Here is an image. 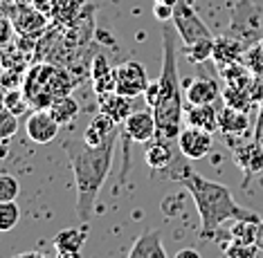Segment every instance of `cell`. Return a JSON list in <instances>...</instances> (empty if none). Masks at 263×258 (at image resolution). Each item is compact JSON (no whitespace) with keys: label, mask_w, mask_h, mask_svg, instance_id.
I'll return each instance as SVG.
<instances>
[{"label":"cell","mask_w":263,"mask_h":258,"mask_svg":"<svg viewBox=\"0 0 263 258\" xmlns=\"http://www.w3.org/2000/svg\"><path fill=\"white\" fill-rule=\"evenodd\" d=\"M225 34L238 38L245 47L254 45L256 41H261V11L252 0H238L234 7V16H232L230 29Z\"/></svg>","instance_id":"obj_5"},{"label":"cell","mask_w":263,"mask_h":258,"mask_svg":"<svg viewBox=\"0 0 263 258\" xmlns=\"http://www.w3.org/2000/svg\"><path fill=\"white\" fill-rule=\"evenodd\" d=\"M115 130H117V124L112 122L106 112L99 110L97 115L92 117V122L88 124V128L83 130V142H86L88 146H101Z\"/></svg>","instance_id":"obj_18"},{"label":"cell","mask_w":263,"mask_h":258,"mask_svg":"<svg viewBox=\"0 0 263 258\" xmlns=\"http://www.w3.org/2000/svg\"><path fill=\"white\" fill-rule=\"evenodd\" d=\"M218 133L225 135L230 148L250 140V115L223 104L218 108Z\"/></svg>","instance_id":"obj_8"},{"label":"cell","mask_w":263,"mask_h":258,"mask_svg":"<svg viewBox=\"0 0 263 258\" xmlns=\"http://www.w3.org/2000/svg\"><path fill=\"white\" fill-rule=\"evenodd\" d=\"M27 99H25V92L23 90H11V92L5 94V108L7 110H11L16 117L21 115L23 110H27Z\"/></svg>","instance_id":"obj_30"},{"label":"cell","mask_w":263,"mask_h":258,"mask_svg":"<svg viewBox=\"0 0 263 258\" xmlns=\"http://www.w3.org/2000/svg\"><path fill=\"white\" fill-rule=\"evenodd\" d=\"M173 258H202V256H200V251L196 247H182V249L176 251V256Z\"/></svg>","instance_id":"obj_38"},{"label":"cell","mask_w":263,"mask_h":258,"mask_svg":"<svg viewBox=\"0 0 263 258\" xmlns=\"http://www.w3.org/2000/svg\"><path fill=\"white\" fill-rule=\"evenodd\" d=\"M223 104L230 106V108H236V110H243V112H248L250 106H254L248 90L245 88H230V86H225V90H223Z\"/></svg>","instance_id":"obj_25"},{"label":"cell","mask_w":263,"mask_h":258,"mask_svg":"<svg viewBox=\"0 0 263 258\" xmlns=\"http://www.w3.org/2000/svg\"><path fill=\"white\" fill-rule=\"evenodd\" d=\"M79 3H81V5H99L101 0H79Z\"/></svg>","instance_id":"obj_42"},{"label":"cell","mask_w":263,"mask_h":258,"mask_svg":"<svg viewBox=\"0 0 263 258\" xmlns=\"http://www.w3.org/2000/svg\"><path fill=\"white\" fill-rule=\"evenodd\" d=\"M99 110L106 112L115 124H124L126 117L133 112V99L130 97H124L119 92H106V94H99Z\"/></svg>","instance_id":"obj_16"},{"label":"cell","mask_w":263,"mask_h":258,"mask_svg":"<svg viewBox=\"0 0 263 258\" xmlns=\"http://www.w3.org/2000/svg\"><path fill=\"white\" fill-rule=\"evenodd\" d=\"M250 99H252L254 106H261L263 104V74H254L252 81H250Z\"/></svg>","instance_id":"obj_33"},{"label":"cell","mask_w":263,"mask_h":258,"mask_svg":"<svg viewBox=\"0 0 263 258\" xmlns=\"http://www.w3.org/2000/svg\"><path fill=\"white\" fill-rule=\"evenodd\" d=\"M86 238L88 233L83 229H61L54 236V247L57 251H81Z\"/></svg>","instance_id":"obj_24"},{"label":"cell","mask_w":263,"mask_h":258,"mask_svg":"<svg viewBox=\"0 0 263 258\" xmlns=\"http://www.w3.org/2000/svg\"><path fill=\"white\" fill-rule=\"evenodd\" d=\"M18 130V122H16V115L7 108L0 110V140H9L11 135Z\"/></svg>","instance_id":"obj_31"},{"label":"cell","mask_w":263,"mask_h":258,"mask_svg":"<svg viewBox=\"0 0 263 258\" xmlns=\"http://www.w3.org/2000/svg\"><path fill=\"white\" fill-rule=\"evenodd\" d=\"M261 220H234L230 229V241L236 245H256V229Z\"/></svg>","instance_id":"obj_23"},{"label":"cell","mask_w":263,"mask_h":258,"mask_svg":"<svg viewBox=\"0 0 263 258\" xmlns=\"http://www.w3.org/2000/svg\"><path fill=\"white\" fill-rule=\"evenodd\" d=\"M144 101H146V106L153 108L158 106V101H160V81H148V86L144 90Z\"/></svg>","instance_id":"obj_35"},{"label":"cell","mask_w":263,"mask_h":258,"mask_svg":"<svg viewBox=\"0 0 263 258\" xmlns=\"http://www.w3.org/2000/svg\"><path fill=\"white\" fill-rule=\"evenodd\" d=\"M153 16L158 18L160 23L171 21V18H173V5H169V3H155V7H153Z\"/></svg>","instance_id":"obj_36"},{"label":"cell","mask_w":263,"mask_h":258,"mask_svg":"<svg viewBox=\"0 0 263 258\" xmlns=\"http://www.w3.org/2000/svg\"><path fill=\"white\" fill-rule=\"evenodd\" d=\"M173 151H171V146H169V142H164V140H155L146 146V151H144V160H146V164H148V169H151L153 173H158V171H162L166 169V166L173 162Z\"/></svg>","instance_id":"obj_20"},{"label":"cell","mask_w":263,"mask_h":258,"mask_svg":"<svg viewBox=\"0 0 263 258\" xmlns=\"http://www.w3.org/2000/svg\"><path fill=\"white\" fill-rule=\"evenodd\" d=\"M173 27H176L178 36H180L182 45H194L198 41H205V38H214L212 29H209L202 18L196 14L194 7L189 5V0H178L173 5Z\"/></svg>","instance_id":"obj_6"},{"label":"cell","mask_w":263,"mask_h":258,"mask_svg":"<svg viewBox=\"0 0 263 258\" xmlns=\"http://www.w3.org/2000/svg\"><path fill=\"white\" fill-rule=\"evenodd\" d=\"M16 14L18 16H14L11 21H14V27L18 29L21 34H39L41 29H45L47 27V18L45 14H41L39 9H34V7H29L27 3H23L16 7Z\"/></svg>","instance_id":"obj_17"},{"label":"cell","mask_w":263,"mask_h":258,"mask_svg":"<svg viewBox=\"0 0 263 258\" xmlns=\"http://www.w3.org/2000/svg\"><path fill=\"white\" fill-rule=\"evenodd\" d=\"M220 72V79L225 81V86L230 88H250V81H252L254 72L245 65V61H238V63H230V65H223L218 68Z\"/></svg>","instance_id":"obj_21"},{"label":"cell","mask_w":263,"mask_h":258,"mask_svg":"<svg viewBox=\"0 0 263 258\" xmlns=\"http://www.w3.org/2000/svg\"><path fill=\"white\" fill-rule=\"evenodd\" d=\"M72 90V76L61 68L54 65H36L27 72L23 92H25L27 104L36 110H47L52 101L65 97Z\"/></svg>","instance_id":"obj_4"},{"label":"cell","mask_w":263,"mask_h":258,"mask_svg":"<svg viewBox=\"0 0 263 258\" xmlns=\"http://www.w3.org/2000/svg\"><path fill=\"white\" fill-rule=\"evenodd\" d=\"M21 3H34V0H21Z\"/></svg>","instance_id":"obj_46"},{"label":"cell","mask_w":263,"mask_h":258,"mask_svg":"<svg viewBox=\"0 0 263 258\" xmlns=\"http://www.w3.org/2000/svg\"><path fill=\"white\" fill-rule=\"evenodd\" d=\"M119 130H115L101 146H88L86 142H63V148L70 157L72 175L77 184V215L81 223H88L95 202L101 193L106 177L110 173L112 157H115Z\"/></svg>","instance_id":"obj_1"},{"label":"cell","mask_w":263,"mask_h":258,"mask_svg":"<svg viewBox=\"0 0 263 258\" xmlns=\"http://www.w3.org/2000/svg\"><path fill=\"white\" fill-rule=\"evenodd\" d=\"M232 151H234L236 166L245 175V184H248V180H252L263 171V146L259 142L245 140L241 144H236V146H232Z\"/></svg>","instance_id":"obj_10"},{"label":"cell","mask_w":263,"mask_h":258,"mask_svg":"<svg viewBox=\"0 0 263 258\" xmlns=\"http://www.w3.org/2000/svg\"><path fill=\"white\" fill-rule=\"evenodd\" d=\"M21 220V209L16 200L0 202V231H11Z\"/></svg>","instance_id":"obj_26"},{"label":"cell","mask_w":263,"mask_h":258,"mask_svg":"<svg viewBox=\"0 0 263 258\" xmlns=\"http://www.w3.org/2000/svg\"><path fill=\"white\" fill-rule=\"evenodd\" d=\"M189 106H205L212 104L216 106L218 101H223V90L218 88V83L207 76H198V79L187 81V90H184Z\"/></svg>","instance_id":"obj_13"},{"label":"cell","mask_w":263,"mask_h":258,"mask_svg":"<svg viewBox=\"0 0 263 258\" xmlns=\"http://www.w3.org/2000/svg\"><path fill=\"white\" fill-rule=\"evenodd\" d=\"M212 52H214V38H205L184 47V54H187L191 63H205L207 58H212Z\"/></svg>","instance_id":"obj_27"},{"label":"cell","mask_w":263,"mask_h":258,"mask_svg":"<svg viewBox=\"0 0 263 258\" xmlns=\"http://www.w3.org/2000/svg\"><path fill=\"white\" fill-rule=\"evenodd\" d=\"M252 140L259 142L263 146V115L259 112V117H256V124H254V130H252Z\"/></svg>","instance_id":"obj_37"},{"label":"cell","mask_w":263,"mask_h":258,"mask_svg":"<svg viewBox=\"0 0 263 258\" xmlns=\"http://www.w3.org/2000/svg\"><path fill=\"white\" fill-rule=\"evenodd\" d=\"M146 86H148L146 68L140 61H126L119 68H115V92L135 99L140 94H144Z\"/></svg>","instance_id":"obj_7"},{"label":"cell","mask_w":263,"mask_h":258,"mask_svg":"<svg viewBox=\"0 0 263 258\" xmlns=\"http://www.w3.org/2000/svg\"><path fill=\"white\" fill-rule=\"evenodd\" d=\"M178 32L176 27H162V72H160V101L153 108L155 124H158V140L171 142L178 140L184 117L182 88L178 74Z\"/></svg>","instance_id":"obj_3"},{"label":"cell","mask_w":263,"mask_h":258,"mask_svg":"<svg viewBox=\"0 0 263 258\" xmlns=\"http://www.w3.org/2000/svg\"><path fill=\"white\" fill-rule=\"evenodd\" d=\"M14 258H52V256L43 254V251H23V254L14 256Z\"/></svg>","instance_id":"obj_39"},{"label":"cell","mask_w":263,"mask_h":258,"mask_svg":"<svg viewBox=\"0 0 263 258\" xmlns=\"http://www.w3.org/2000/svg\"><path fill=\"white\" fill-rule=\"evenodd\" d=\"M3 108H5V94L0 92V110H3Z\"/></svg>","instance_id":"obj_43"},{"label":"cell","mask_w":263,"mask_h":258,"mask_svg":"<svg viewBox=\"0 0 263 258\" xmlns=\"http://www.w3.org/2000/svg\"><path fill=\"white\" fill-rule=\"evenodd\" d=\"M110 72H112V70L108 68V61H106V58L99 54V56L92 61V72H90V74H92V83H95V81L106 79V76H108Z\"/></svg>","instance_id":"obj_34"},{"label":"cell","mask_w":263,"mask_h":258,"mask_svg":"<svg viewBox=\"0 0 263 258\" xmlns=\"http://www.w3.org/2000/svg\"><path fill=\"white\" fill-rule=\"evenodd\" d=\"M178 151L180 155H184L187 160H202L207 157L209 153H212V133H207V130H200L196 128V126H187V128L180 130V135H178Z\"/></svg>","instance_id":"obj_9"},{"label":"cell","mask_w":263,"mask_h":258,"mask_svg":"<svg viewBox=\"0 0 263 258\" xmlns=\"http://www.w3.org/2000/svg\"><path fill=\"white\" fill-rule=\"evenodd\" d=\"M243 61L254 74H263V38L256 41L254 45H250L248 50H245Z\"/></svg>","instance_id":"obj_28"},{"label":"cell","mask_w":263,"mask_h":258,"mask_svg":"<svg viewBox=\"0 0 263 258\" xmlns=\"http://www.w3.org/2000/svg\"><path fill=\"white\" fill-rule=\"evenodd\" d=\"M155 3H169V5H176L178 0H155Z\"/></svg>","instance_id":"obj_44"},{"label":"cell","mask_w":263,"mask_h":258,"mask_svg":"<svg viewBox=\"0 0 263 258\" xmlns=\"http://www.w3.org/2000/svg\"><path fill=\"white\" fill-rule=\"evenodd\" d=\"M259 112H261V115H263V104H261V106H259Z\"/></svg>","instance_id":"obj_45"},{"label":"cell","mask_w":263,"mask_h":258,"mask_svg":"<svg viewBox=\"0 0 263 258\" xmlns=\"http://www.w3.org/2000/svg\"><path fill=\"white\" fill-rule=\"evenodd\" d=\"M126 258H169L162 243V233L158 229H148L142 236H137Z\"/></svg>","instance_id":"obj_15"},{"label":"cell","mask_w":263,"mask_h":258,"mask_svg":"<svg viewBox=\"0 0 263 258\" xmlns=\"http://www.w3.org/2000/svg\"><path fill=\"white\" fill-rule=\"evenodd\" d=\"M245 50H248V47L238 38H234V36H230V34H223V36H218V38H214L212 58H214V63H216V68H223V65L243 61Z\"/></svg>","instance_id":"obj_14"},{"label":"cell","mask_w":263,"mask_h":258,"mask_svg":"<svg viewBox=\"0 0 263 258\" xmlns=\"http://www.w3.org/2000/svg\"><path fill=\"white\" fill-rule=\"evenodd\" d=\"M59 258H81L79 251H59Z\"/></svg>","instance_id":"obj_41"},{"label":"cell","mask_w":263,"mask_h":258,"mask_svg":"<svg viewBox=\"0 0 263 258\" xmlns=\"http://www.w3.org/2000/svg\"><path fill=\"white\" fill-rule=\"evenodd\" d=\"M256 247L263 251V220L259 223V229H256Z\"/></svg>","instance_id":"obj_40"},{"label":"cell","mask_w":263,"mask_h":258,"mask_svg":"<svg viewBox=\"0 0 263 258\" xmlns=\"http://www.w3.org/2000/svg\"><path fill=\"white\" fill-rule=\"evenodd\" d=\"M14 21L5 14V11H0V45H7L11 41V36H14Z\"/></svg>","instance_id":"obj_32"},{"label":"cell","mask_w":263,"mask_h":258,"mask_svg":"<svg viewBox=\"0 0 263 258\" xmlns=\"http://www.w3.org/2000/svg\"><path fill=\"white\" fill-rule=\"evenodd\" d=\"M184 117H187L189 126H196V128H200V130H207V133H216L218 130V108L212 104L189 106Z\"/></svg>","instance_id":"obj_19"},{"label":"cell","mask_w":263,"mask_h":258,"mask_svg":"<svg viewBox=\"0 0 263 258\" xmlns=\"http://www.w3.org/2000/svg\"><path fill=\"white\" fill-rule=\"evenodd\" d=\"M180 184L187 189V193L198 209L200 238H205V241H212L216 236L218 227L227 220H261L254 211H248L238 205L225 184L212 182L194 169L180 180Z\"/></svg>","instance_id":"obj_2"},{"label":"cell","mask_w":263,"mask_h":258,"mask_svg":"<svg viewBox=\"0 0 263 258\" xmlns=\"http://www.w3.org/2000/svg\"><path fill=\"white\" fill-rule=\"evenodd\" d=\"M21 193L18 180L9 173H0V202H11Z\"/></svg>","instance_id":"obj_29"},{"label":"cell","mask_w":263,"mask_h":258,"mask_svg":"<svg viewBox=\"0 0 263 258\" xmlns=\"http://www.w3.org/2000/svg\"><path fill=\"white\" fill-rule=\"evenodd\" d=\"M124 135L130 142L137 144H146L153 142L158 137V124H155V115L153 110H133L124 122Z\"/></svg>","instance_id":"obj_11"},{"label":"cell","mask_w":263,"mask_h":258,"mask_svg":"<svg viewBox=\"0 0 263 258\" xmlns=\"http://www.w3.org/2000/svg\"><path fill=\"white\" fill-rule=\"evenodd\" d=\"M59 128H61V124H59L57 119L50 115V110L32 112V115L27 117V122H25L27 137L34 144H50V142H54L57 135H59Z\"/></svg>","instance_id":"obj_12"},{"label":"cell","mask_w":263,"mask_h":258,"mask_svg":"<svg viewBox=\"0 0 263 258\" xmlns=\"http://www.w3.org/2000/svg\"><path fill=\"white\" fill-rule=\"evenodd\" d=\"M50 110V115L57 119L61 126L65 124H72L77 117H79V104L70 97V94H65V97H59L52 101V106L47 108Z\"/></svg>","instance_id":"obj_22"}]
</instances>
